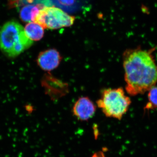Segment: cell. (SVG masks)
Here are the masks:
<instances>
[{
  "instance_id": "obj_1",
  "label": "cell",
  "mask_w": 157,
  "mask_h": 157,
  "mask_svg": "<svg viewBox=\"0 0 157 157\" xmlns=\"http://www.w3.org/2000/svg\"><path fill=\"white\" fill-rule=\"evenodd\" d=\"M140 46L129 48L123 54L125 90L131 96L143 94L157 82V64L153 52Z\"/></svg>"
},
{
  "instance_id": "obj_2",
  "label": "cell",
  "mask_w": 157,
  "mask_h": 157,
  "mask_svg": "<svg viewBox=\"0 0 157 157\" xmlns=\"http://www.w3.org/2000/svg\"><path fill=\"white\" fill-rule=\"evenodd\" d=\"M33 41L27 36L19 22L10 21L0 30V48L11 57H15L29 48Z\"/></svg>"
},
{
  "instance_id": "obj_3",
  "label": "cell",
  "mask_w": 157,
  "mask_h": 157,
  "mask_svg": "<svg viewBox=\"0 0 157 157\" xmlns=\"http://www.w3.org/2000/svg\"><path fill=\"white\" fill-rule=\"evenodd\" d=\"M132 101L122 88H108L102 92L98 107L107 117L121 120L128 110Z\"/></svg>"
},
{
  "instance_id": "obj_4",
  "label": "cell",
  "mask_w": 157,
  "mask_h": 157,
  "mask_svg": "<svg viewBox=\"0 0 157 157\" xmlns=\"http://www.w3.org/2000/svg\"><path fill=\"white\" fill-rule=\"evenodd\" d=\"M75 17L70 16L61 9L53 6H45L39 11L34 20L43 28L56 29L70 26Z\"/></svg>"
},
{
  "instance_id": "obj_5",
  "label": "cell",
  "mask_w": 157,
  "mask_h": 157,
  "mask_svg": "<svg viewBox=\"0 0 157 157\" xmlns=\"http://www.w3.org/2000/svg\"><path fill=\"white\" fill-rule=\"evenodd\" d=\"M62 57L58 51L49 49L40 52L37 59V63L42 70L50 71L56 69L60 63Z\"/></svg>"
},
{
  "instance_id": "obj_6",
  "label": "cell",
  "mask_w": 157,
  "mask_h": 157,
  "mask_svg": "<svg viewBox=\"0 0 157 157\" xmlns=\"http://www.w3.org/2000/svg\"><path fill=\"white\" fill-rule=\"evenodd\" d=\"M94 103L87 97H82L76 101L73 107V114L81 121H86L92 117L96 112Z\"/></svg>"
},
{
  "instance_id": "obj_7",
  "label": "cell",
  "mask_w": 157,
  "mask_h": 157,
  "mask_svg": "<svg viewBox=\"0 0 157 157\" xmlns=\"http://www.w3.org/2000/svg\"><path fill=\"white\" fill-rule=\"evenodd\" d=\"M42 5H28L21 8L20 12V17L23 21L30 22L34 21L39 11L45 7Z\"/></svg>"
},
{
  "instance_id": "obj_8",
  "label": "cell",
  "mask_w": 157,
  "mask_h": 157,
  "mask_svg": "<svg viewBox=\"0 0 157 157\" xmlns=\"http://www.w3.org/2000/svg\"><path fill=\"white\" fill-rule=\"evenodd\" d=\"M25 32L27 36L32 41H39L44 36V29L42 26L36 22H30L25 26Z\"/></svg>"
},
{
  "instance_id": "obj_9",
  "label": "cell",
  "mask_w": 157,
  "mask_h": 157,
  "mask_svg": "<svg viewBox=\"0 0 157 157\" xmlns=\"http://www.w3.org/2000/svg\"><path fill=\"white\" fill-rule=\"evenodd\" d=\"M11 7H20L28 5H42L46 6H51L50 0H14L10 2Z\"/></svg>"
},
{
  "instance_id": "obj_10",
  "label": "cell",
  "mask_w": 157,
  "mask_h": 157,
  "mask_svg": "<svg viewBox=\"0 0 157 157\" xmlns=\"http://www.w3.org/2000/svg\"><path fill=\"white\" fill-rule=\"evenodd\" d=\"M148 100L144 109L150 110L157 108V87L155 86L148 91Z\"/></svg>"
},
{
  "instance_id": "obj_11",
  "label": "cell",
  "mask_w": 157,
  "mask_h": 157,
  "mask_svg": "<svg viewBox=\"0 0 157 157\" xmlns=\"http://www.w3.org/2000/svg\"><path fill=\"white\" fill-rule=\"evenodd\" d=\"M57 2L62 7H69L75 4L76 0H56Z\"/></svg>"
},
{
  "instance_id": "obj_12",
  "label": "cell",
  "mask_w": 157,
  "mask_h": 157,
  "mask_svg": "<svg viewBox=\"0 0 157 157\" xmlns=\"http://www.w3.org/2000/svg\"><path fill=\"white\" fill-rule=\"evenodd\" d=\"M92 157H105L102 152H98V153L94 154Z\"/></svg>"
}]
</instances>
